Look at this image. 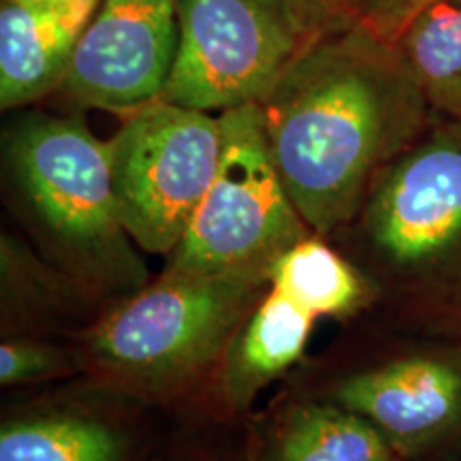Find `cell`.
Segmentation results:
<instances>
[{
	"label": "cell",
	"mask_w": 461,
	"mask_h": 461,
	"mask_svg": "<svg viewBox=\"0 0 461 461\" xmlns=\"http://www.w3.org/2000/svg\"><path fill=\"white\" fill-rule=\"evenodd\" d=\"M96 3L0 0V107L24 109L60 92Z\"/></svg>",
	"instance_id": "30bf717a"
},
{
	"label": "cell",
	"mask_w": 461,
	"mask_h": 461,
	"mask_svg": "<svg viewBox=\"0 0 461 461\" xmlns=\"http://www.w3.org/2000/svg\"><path fill=\"white\" fill-rule=\"evenodd\" d=\"M265 291V276L165 269L86 331L79 361L109 387L176 391L222 361Z\"/></svg>",
	"instance_id": "277c9868"
},
{
	"label": "cell",
	"mask_w": 461,
	"mask_h": 461,
	"mask_svg": "<svg viewBox=\"0 0 461 461\" xmlns=\"http://www.w3.org/2000/svg\"><path fill=\"white\" fill-rule=\"evenodd\" d=\"M327 400L372 423L411 461L461 438V357H402L339 380Z\"/></svg>",
	"instance_id": "9c48e42d"
},
{
	"label": "cell",
	"mask_w": 461,
	"mask_h": 461,
	"mask_svg": "<svg viewBox=\"0 0 461 461\" xmlns=\"http://www.w3.org/2000/svg\"><path fill=\"white\" fill-rule=\"evenodd\" d=\"M77 363L79 359L54 344L34 338H9L0 344V383L3 387H15L65 376Z\"/></svg>",
	"instance_id": "2e32d148"
},
{
	"label": "cell",
	"mask_w": 461,
	"mask_h": 461,
	"mask_svg": "<svg viewBox=\"0 0 461 461\" xmlns=\"http://www.w3.org/2000/svg\"><path fill=\"white\" fill-rule=\"evenodd\" d=\"M122 438L79 414L15 419L0 429V461H120Z\"/></svg>",
	"instance_id": "9a60e30c"
},
{
	"label": "cell",
	"mask_w": 461,
	"mask_h": 461,
	"mask_svg": "<svg viewBox=\"0 0 461 461\" xmlns=\"http://www.w3.org/2000/svg\"><path fill=\"white\" fill-rule=\"evenodd\" d=\"M43 3H54V5H84V3H96V0H43Z\"/></svg>",
	"instance_id": "d6986e66"
},
{
	"label": "cell",
	"mask_w": 461,
	"mask_h": 461,
	"mask_svg": "<svg viewBox=\"0 0 461 461\" xmlns=\"http://www.w3.org/2000/svg\"><path fill=\"white\" fill-rule=\"evenodd\" d=\"M107 143L126 233L169 258L221 169V115L158 99L122 115Z\"/></svg>",
	"instance_id": "52a82bcc"
},
{
	"label": "cell",
	"mask_w": 461,
	"mask_h": 461,
	"mask_svg": "<svg viewBox=\"0 0 461 461\" xmlns=\"http://www.w3.org/2000/svg\"><path fill=\"white\" fill-rule=\"evenodd\" d=\"M316 319L280 293L252 305L221 361V391L235 411L248 408L276 378L302 359Z\"/></svg>",
	"instance_id": "8fae6325"
},
{
	"label": "cell",
	"mask_w": 461,
	"mask_h": 461,
	"mask_svg": "<svg viewBox=\"0 0 461 461\" xmlns=\"http://www.w3.org/2000/svg\"><path fill=\"white\" fill-rule=\"evenodd\" d=\"M5 169L43 255L92 295L126 299L149 282L115 199L109 143L77 115L28 112L5 131Z\"/></svg>",
	"instance_id": "7a4b0ae2"
},
{
	"label": "cell",
	"mask_w": 461,
	"mask_h": 461,
	"mask_svg": "<svg viewBox=\"0 0 461 461\" xmlns=\"http://www.w3.org/2000/svg\"><path fill=\"white\" fill-rule=\"evenodd\" d=\"M177 9L180 0H96L60 95L118 115L158 101L176 65Z\"/></svg>",
	"instance_id": "ba28073f"
},
{
	"label": "cell",
	"mask_w": 461,
	"mask_h": 461,
	"mask_svg": "<svg viewBox=\"0 0 461 461\" xmlns=\"http://www.w3.org/2000/svg\"><path fill=\"white\" fill-rule=\"evenodd\" d=\"M344 229L380 295L461 336V118L436 115Z\"/></svg>",
	"instance_id": "3957f363"
},
{
	"label": "cell",
	"mask_w": 461,
	"mask_h": 461,
	"mask_svg": "<svg viewBox=\"0 0 461 461\" xmlns=\"http://www.w3.org/2000/svg\"><path fill=\"white\" fill-rule=\"evenodd\" d=\"M321 31L357 20V0H297Z\"/></svg>",
	"instance_id": "ac0fdd59"
},
{
	"label": "cell",
	"mask_w": 461,
	"mask_h": 461,
	"mask_svg": "<svg viewBox=\"0 0 461 461\" xmlns=\"http://www.w3.org/2000/svg\"><path fill=\"white\" fill-rule=\"evenodd\" d=\"M267 286L319 319H350L380 295L374 280L350 258L308 235L276 258Z\"/></svg>",
	"instance_id": "7c38bea8"
},
{
	"label": "cell",
	"mask_w": 461,
	"mask_h": 461,
	"mask_svg": "<svg viewBox=\"0 0 461 461\" xmlns=\"http://www.w3.org/2000/svg\"><path fill=\"white\" fill-rule=\"evenodd\" d=\"M438 115L461 118V3L423 11L395 41Z\"/></svg>",
	"instance_id": "5bb4252c"
},
{
	"label": "cell",
	"mask_w": 461,
	"mask_h": 461,
	"mask_svg": "<svg viewBox=\"0 0 461 461\" xmlns=\"http://www.w3.org/2000/svg\"><path fill=\"white\" fill-rule=\"evenodd\" d=\"M221 122V169L165 269L267 278L276 258L312 230L282 184L261 107L230 109Z\"/></svg>",
	"instance_id": "5b68a950"
},
{
	"label": "cell",
	"mask_w": 461,
	"mask_h": 461,
	"mask_svg": "<svg viewBox=\"0 0 461 461\" xmlns=\"http://www.w3.org/2000/svg\"><path fill=\"white\" fill-rule=\"evenodd\" d=\"M258 107L288 197L322 238L438 115L400 48L359 20L322 31Z\"/></svg>",
	"instance_id": "6da1fadb"
},
{
	"label": "cell",
	"mask_w": 461,
	"mask_h": 461,
	"mask_svg": "<svg viewBox=\"0 0 461 461\" xmlns=\"http://www.w3.org/2000/svg\"><path fill=\"white\" fill-rule=\"evenodd\" d=\"M440 3H461V0H357V20L378 37L395 43L412 20Z\"/></svg>",
	"instance_id": "e0dca14e"
},
{
	"label": "cell",
	"mask_w": 461,
	"mask_h": 461,
	"mask_svg": "<svg viewBox=\"0 0 461 461\" xmlns=\"http://www.w3.org/2000/svg\"><path fill=\"white\" fill-rule=\"evenodd\" d=\"M261 461H406L359 414L330 400L303 403L282 419Z\"/></svg>",
	"instance_id": "4fadbf2b"
},
{
	"label": "cell",
	"mask_w": 461,
	"mask_h": 461,
	"mask_svg": "<svg viewBox=\"0 0 461 461\" xmlns=\"http://www.w3.org/2000/svg\"><path fill=\"white\" fill-rule=\"evenodd\" d=\"M448 461H461V457H455V459H448Z\"/></svg>",
	"instance_id": "ffe728a7"
},
{
	"label": "cell",
	"mask_w": 461,
	"mask_h": 461,
	"mask_svg": "<svg viewBox=\"0 0 461 461\" xmlns=\"http://www.w3.org/2000/svg\"><path fill=\"white\" fill-rule=\"evenodd\" d=\"M177 24L160 99L216 115L263 103L322 32L297 0H180Z\"/></svg>",
	"instance_id": "8992f818"
}]
</instances>
